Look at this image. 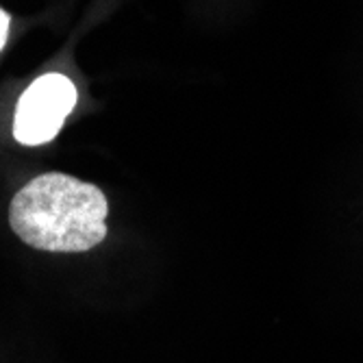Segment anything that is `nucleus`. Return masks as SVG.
I'll return each mask as SVG.
<instances>
[{
    "label": "nucleus",
    "mask_w": 363,
    "mask_h": 363,
    "mask_svg": "<svg viewBox=\"0 0 363 363\" xmlns=\"http://www.w3.org/2000/svg\"><path fill=\"white\" fill-rule=\"evenodd\" d=\"M107 198L94 183L46 172L13 196L9 226L35 250L87 252L107 238Z\"/></svg>",
    "instance_id": "f257e3e1"
},
{
    "label": "nucleus",
    "mask_w": 363,
    "mask_h": 363,
    "mask_svg": "<svg viewBox=\"0 0 363 363\" xmlns=\"http://www.w3.org/2000/svg\"><path fill=\"white\" fill-rule=\"evenodd\" d=\"M77 105L74 83L57 72L33 81L20 96L13 118V138L22 146L52 142Z\"/></svg>",
    "instance_id": "f03ea898"
},
{
    "label": "nucleus",
    "mask_w": 363,
    "mask_h": 363,
    "mask_svg": "<svg viewBox=\"0 0 363 363\" xmlns=\"http://www.w3.org/2000/svg\"><path fill=\"white\" fill-rule=\"evenodd\" d=\"M9 26H11V16L0 7V50L5 48V44L9 40Z\"/></svg>",
    "instance_id": "7ed1b4c3"
}]
</instances>
